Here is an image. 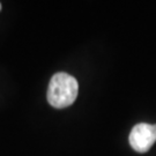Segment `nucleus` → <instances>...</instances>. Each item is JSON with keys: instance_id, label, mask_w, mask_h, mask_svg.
<instances>
[{"instance_id": "2", "label": "nucleus", "mask_w": 156, "mask_h": 156, "mask_svg": "<svg viewBox=\"0 0 156 156\" xmlns=\"http://www.w3.org/2000/svg\"><path fill=\"white\" fill-rule=\"evenodd\" d=\"M129 145L138 153H147L156 141V124H136L129 133Z\"/></svg>"}, {"instance_id": "3", "label": "nucleus", "mask_w": 156, "mask_h": 156, "mask_svg": "<svg viewBox=\"0 0 156 156\" xmlns=\"http://www.w3.org/2000/svg\"><path fill=\"white\" fill-rule=\"evenodd\" d=\"M0 11H1V4H0Z\"/></svg>"}, {"instance_id": "1", "label": "nucleus", "mask_w": 156, "mask_h": 156, "mask_svg": "<svg viewBox=\"0 0 156 156\" xmlns=\"http://www.w3.org/2000/svg\"><path fill=\"white\" fill-rule=\"evenodd\" d=\"M78 93L79 83L76 79L68 73H56L49 83L48 102L56 109H64L74 103Z\"/></svg>"}]
</instances>
